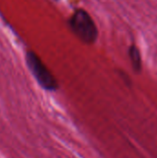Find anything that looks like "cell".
<instances>
[{"instance_id":"obj_1","label":"cell","mask_w":157,"mask_h":158,"mask_svg":"<svg viewBox=\"0 0 157 158\" xmlns=\"http://www.w3.org/2000/svg\"><path fill=\"white\" fill-rule=\"evenodd\" d=\"M71 31L84 44H92L98 37L96 24L91 15L82 8L76 9L68 19Z\"/></svg>"},{"instance_id":"obj_2","label":"cell","mask_w":157,"mask_h":158,"mask_svg":"<svg viewBox=\"0 0 157 158\" xmlns=\"http://www.w3.org/2000/svg\"><path fill=\"white\" fill-rule=\"evenodd\" d=\"M25 58L27 66L37 82L44 90L56 91L58 87L57 81L39 56L33 51H27Z\"/></svg>"},{"instance_id":"obj_3","label":"cell","mask_w":157,"mask_h":158,"mask_svg":"<svg viewBox=\"0 0 157 158\" xmlns=\"http://www.w3.org/2000/svg\"><path fill=\"white\" fill-rule=\"evenodd\" d=\"M130 57L131 60V63L133 65V68L135 70H140L141 69V56L138 48L135 45H131L130 50H129Z\"/></svg>"}]
</instances>
